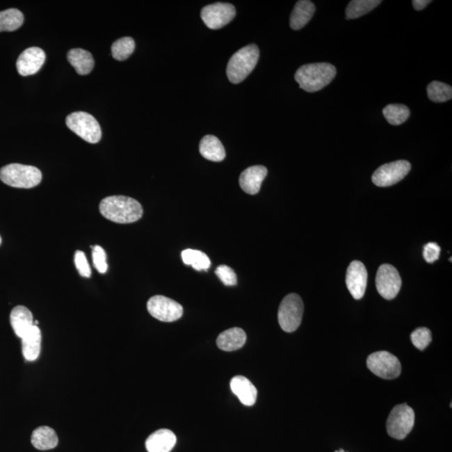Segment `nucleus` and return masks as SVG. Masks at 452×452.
Segmentation results:
<instances>
[{
	"instance_id": "f03ea898",
	"label": "nucleus",
	"mask_w": 452,
	"mask_h": 452,
	"mask_svg": "<svg viewBox=\"0 0 452 452\" xmlns=\"http://www.w3.org/2000/svg\"><path fill=\"white\" fill-rule=\"evenodd\" d=\"M337 71L330 63H312L302 65L295 74L300 88L307 92H316L325 88L334 79Z\"/></svg>"
},
{
	"instance_id": "a211bd4d",
	"label": "nucleus",
	"mask_w": 452,
	"mask_h": 452,
	"mask_svg": "<svg viewBox=\"0 0 452 452\" xmlns=\"http://www.w3.org/2000/svg\"><path fill=\"white\" fill-rule=\"evenodd\" d=\"M10 323L16 336L22 339L34 325L32 312L24 306L14 307L10 314Z\"/></svg>"
},
{
	"instance_id": "412c9836",
	"label": "nucleus",
	"mask_w": 452,
	"mask_h": 452,
	"mask_svg": "<svg viewBox=\"0 0 452 452\" xmlns=\"http://www.w3.org/2000/svg\"><path fill=\"white\" fill-rule=\"evenodd\" d=\"M22 339L24 359L27 361L38 359L41 350V332L39 327L33 325Z\"/></svg>"
},
{
	"instance_id": "4468645a",
	"label": "nucleus",
	"mask_w": 452,
	"mask_h": 452,
	"mask_svg": "<svg viewBox=\"0 0 452 452\" xmlns=\"http://www.w3.org/2000/svg\"><path fill=\"white\" fill-rule=\"evenodd\" d=\"M45 61V53L39 47H31L19 56L16 67L19 75L28 76L38 72Z\"/></svg>"
},
{
	"instance_id": "c85d7f7f",
	"label": "nucleus",
	"mask_w": 452,
	"mask_h": 452,
	"mask_svg": "<svg viewBox=\"0 0 452 452\" xmlns=\"http://www.w3.org/2000/svg\"><path fill=\"white\" fill-rule=\"evenodd\" d=\"M427 94L430 101L439 104L451 99L452 88L443 82L433 81L427 86Z\"/></svg>"
},
{
	"instance_id": "39448f33",
	"label": "nucleus",
	"mask_w": 452,
	"mask_h": 452,
	"mask_svg": "<svg viewBox=\"0 0 452 452\" xmlns=\"http://www.w3.org/2000/svg\"><path fill=\"white\" fill-rule=\"evenodd\" d=\"M304 306L300 296L291 293L284 298L278 310V323L282 330L293 332L298 330L302 323Z\"/></svg>"
},
{
	"instance_id": "f704fd0d",
	"label": "nucleus",
	"mask_w": 452,
	"mask_h": 452,
	"mask_svg": "<svg viewBox=\"0 0 452 452\" xmlns=\"http://www.w3.org/2000/svg\"><path fill=\"white\" fill-rule=\"evenodd\" d=\"M441 254V248L434 242H430V243L426 244L424 246V250H423V256H424L425 260L428 263H433L435 261H437Z\"/></svg>"
},
{
	"instance_id": "423d86ee",
	"label": "nucleus",
	"mask_w": 452,
	"mask_h": 452,
	"mask_svg": "<svg viewBox=\"0 0 452 452\" xmlns=\"http://www.w3.org/2000/svg\"><path fill=\"white\" fill-rule=\"evenodd\" d=\"M65 122L71 131L85 141L97 143L101 140V127L92 115L85 112L73 113L69 115Z\"/></svg>"
},
{
	"instance_id": "9d476101",
	"label": "nucleus",
	"mask_w": 452,
	"mask_h": 452,
	"mask_svg": "<svg viewBox=\"0 0 452 452\" xmlns=\"http://www.w3.org/2000/svg\"><path fill=\"white\" fill-rule=\"evenodd\" d=\"M412 166L406 160L385 163L373 172V183L378 187H389L396 184L409 174Z\"/></svg>"
},
{
	"instance_id": "4be33fe9",
	"label": "nucleus",
	"mask_w": 452,
	"mask_h": 452,
	"mask_svg": "<svg viewBox=\"0 0 452 452\" xmlns=\"http://www.w3.org/2000/svg\"><path fill=\"white\" fill-rule=\"evenodd\" d=\"M200 152L204 159L213 162H220L225 158V150L220 139L216 136L207 135L201 139Z\"/></svg>"
},
{
	"instance_id": "5701e85b",
	"label": "nucleus",
	"mask_w": 452,
	"mask_h": 452,
	"mask_svg": "<svg viewBox=\"0 0 452 452\" xmlns=\"http://www.w3.org/2000/svg\"><path fill=\"white\" fill-rule=\"evenodd\" d=\"M67 59L70 64L75 68L79 75L85 76L92 72L95 61L93 56L88 51L82 49H72L67 53Z\"/></svg>"
},
{
	"instance_id": "c756f323",
	"label": "nucleus",
	"mask_w": 452,
	"mask_h": 452,
	"mask_svg": "<svg viewBox=\"0 0 452 452\" xmlns=\"http://www.w3.org/2000/svg\"><path fill=\"white\" fill-rule=\"evenodd\" d=\"M135 50V41L131 37H123L112 45V55L115 60H125L133 54Z\"/></svg>"
},
{
	"instance_id": "0eeeda50",
	"label": "nucleus",
	"mask_w": 452,
	"mask_h": 452,
	"mask_svg": "<svg viewBox=\"0 0 452 452\" xmlns=\"http://www.w3.org/2000/svg\"><path fill=\"white\" fill-rule=\"evenodd\" d=\"M414 424V412L406 404L394 406L390 412L386 428L389 437L396 439H405L412 430Z\"/></svg>"
},
{
	"instance_id": "6e6552de",
	"label": "nucleus",
	"mask_w": 452,
	"mask_h": 452,
	"mask_svg": "<svg viewBox=\"0 0 452 452\" xmlns=\"http://www.w3.org/2000/svg\"><path fill=\"white\" fill-rule=\"evenodd\" d=\"M367 366L373 375L384 380H394L400 376L401 364L398 357L389 352L380 351L368 357Z\"/></svg>"
},
{
	"instance_id": "2f4dec72",
	"label": "nucleus",
	"mask_w": 452,
	"mask_h": 452,
	"mask_svg": "<svg viewBox=\"0 0 452 452\" xmlns=\"http://www.w3.org/2000/svg\"><path fill=\"white\" fill-rule=\"evenodd\" d=\"M217 277L225 286H236L237 284V276L231 267L225 265H221L217 267L216 270Z\"/></svg>"
},
{
	"instance_id": "cd10ccee",
	"label": "nucleus",
	"mask_w": 452,
	"mask_h": 452,
	"mask_svg": "<svg viewBox=\"0 0 452 452\" xmlns=\"http://www.w3.org/2000/svg\"><path fill=\"white\" fill-rule=\"evenodd\" d=\"M383 114L389 124L398 126L407 121L410 117L408 106L402 104H389L383 110Z\"/></svg>"
},
{
	"instance_id": "393cba45",
	"label": "nucleus",
	"mask_w": 452,
	"mask_h": 452,
	"mask_svg": "<svg viewBox=\"0 0 452 452\" xmlns=\"http://www.w3.org/2000/svg\"><path fill=\"white\" fill-rule=\"evenodd\" d=\"M24 15L17 9L0 12V32L15 31L22 26Z\"/></svg>"
},
{
	"instance_id": "473e14b6",
	"label": "nucleus",
	"mask_w": 452,
	"mask_h": 452,
	"mask_svg": "<svg viewBox=\"0 0 452 452\" xmlns=\"http://www.w3.org/2000/svg\"><path fill=\"white\" fill-rule=\"evenodd\" d=\"M92 260L94 266L99 271L100 273L104 274L108 271V263H106V254L104 248L100 245H95L92 248Z\"/></svg>"
},
{
	"instance_id": "aec40b11",
	"label": "nucleus",
	"mask_w": 452,
	"mask_h": 452,
	"mask_svg": "<svg viewBox=\"0 0 452 452\" xmlns=\"http://www.w3.org/2000/svg\"><path fill=\"white\" fill-rule=\"evenodd\" d=\"M316 7L309 0H300L291 12L290 17V26L294 31L301 30L310 22L314 16Z\"/></svg>"
},
{
	"instance_id": "20e7f679",
	"label": "nucleus",
	"mask_w": 452,
	"mask_h": 452,
	"mask_svg": "<svg viewBox=\"0 0 452 452\" xmlns=\"http://www.w3.org/2000/svg\"><path fill=\"white\" fill-rule=\"evenodd\" d=\"M0 180L10 187L31 188L40 184L42 174L36 167L11 163L0 170Z\"/></svg>"
},
{
	"instance_id": "e433bc0d",
	"label": "nucleus",
	"mask_w": 452,
	"mask_h": 452,
	"mask_svg": "<svg viewBox=\"0 0 452 452\" xmlns=\"http://www.w3.org/2000/svg\"><path fill=\"white\" fill-rule=\"evenodd\" d=\"M1 242H2V239H1V236H0V245H1Z\"/></svg>"
},
{
	"instance_id": "bb28decb",
	"label": "nucleus",
	"mask_w": 452,
	"mask_h": 452,
	"mask_svg": "<svg viewBox=\"0 0 452 452\" xmlns=\"http://www.w3.org/2000/svg\"><path fill=\"white\" fill-rule=\"evenodd\" d=\"M184 264L191 266L196 271H207L211 262L207 254L200 250L187 249L182 252Z\"/></svg>"
},
{
	"instance_id": "a878e982",
	"label": "nucleus",
	"mask_w": 452,
	"mask_h": 452,
	"mask_svg": "<svg viewBox=\"0 0 452 452\" xmlns=\"http://www.w3.org/2000/svg\"><path fill=\"white\" fill-rule=\"evenodd\" d=\"M381 3L380 0H353L346 8V17L353 19L372 11Z\"/></svg>"
},
{
	"instance_id": "b1692460",
	"label": "nucleus",
	"mask_w": 452,
	"mask_h": 452,
	"mask_svg": "<svg viewBox=\"0 0 452 452\" xmlns=\"http://www.w3.org/2000/svg\"><path fill=\"white\" fill-rule=\"evenodd\" d=\"M31 443L40 451L54 449L58 445V437L51 427L40 426L33 431Z\"/></svg>"
},
{
	"instance_id": "c9c22d12",
	"label": "nucleus",
	"mask_w": 452,
	"mask_h": 452,
	"mask_svg": "<svg viewBox=\"0 0 452 452\" xmlns=\"http://www.w3.org/2000/svg\"><path fill=\"white\" fill-rule=\"evenodd\" d=\"M430 3V0H414L412 2L414 10L418 11L424 10Z\"/></svg>"
},
{
	"instance_id": "9b49d317",
	"label": "nucleus",
	"mask_w": 452,
	"mask_h": 452,
	"mask_svg": "<svg viewBox=\"0 0 452 452\" xmlns=\"http://www.w3.org/2000/svg\"><path fill=\"white\" fill-rule=\"evenodd\" d=\"M235 6L228 3H216L203 8L201 18L211 30H219L236 17Z\"/></svg>"
},
{
	"instance_id": "ddd939ff",
	"label": "nucleus",
	"mask_w": 452,
	"mask_h": 452,
	"mask_svg": "<svg viewBox=\"0 0 452 452\" xmlns=\"http://www.w3.org/2000/svg\"><path fill=\"white\" fill-rule=\"evenodd\" d=\"M368 273L366 267L359 261L351 262L346 275V284L349 293L356 300L363 298L366 291Z\"/></svg>"
},
{
	"instance_id": "2eb2a0df",
	"label": "nucleus",
	"mask_w": 452,
	"mask_h": 452,
	"mask_svg": "<svg viewBox=\"0 0 452 452\" xmlns=\"http://www.w3.org/2000/svg\"><path fill=\"white\" fill-rule=\"evenodd\" d=\"M267 168L261 166L249 167L241 172L240 186L246 194L257 195L261 190L263 180L267 175Z\"/></svg>"
},
{
	"instance_id": "1a4fd4ad",
	"label": "nucleus",
	"mask_w": 452,
	"mask_h": 452,
	"mask_svg": "<svg viewBox=\"0 0 452 452\" xmlns=\"http://www.w3.org/2000/svg\"><path fill=\"white\" fill-rule=\"evenodd\" d=\"M147 308L151 316L161 322L177 321L184 314L183 307L179 302L161 295L151 298Z\"/></svg>"
},
{
	"instance_id": "7ed1b4c3",
	"label": "nucleus",
	"mask_w": 452,
	"mask_h": 452,
	"mask_svg": "<svg viewBox=\"0 0 452 452\" xmlns=\"http://www.w3.org/2000/svg\"><path fill=\"white\" fill-rule=\"evenodd\" d=\"M260 57L257 45L252 44L241 48L229 60L226 74L233 84H239L252 72Z\"/></svg>"
},
{
	"instance_id": "f257e3e1",
	"label": "nucleus",
	"mask_w": 452,
	"mask_h": 452,
	"mask_svg": "<svg viewBox=\"0 0 452 452\" xmlns=\"http://www.w3.org/2000/svg\"><path fill=\"white\" fill-rule=\"evenodd\" d=\"M100 212L106 219L118 224H130L141 219L143 209L138 201L130 197L109 196L101 201Z\"/></svg>"
},
{
	"instance_id": "f8f14e48",
	"label": "nucleus",
	"mask_w": 452,
	"mask_h": 452,
	"mask_svg": "<svg viewBox=\"0 0 452 452\" xmlns=\"http://www.w3.org/2000/svg\"><path fill=\"white\" fill-rule=\"evenodd\" d=\"M402 280L396 267L384 264L380 266L376 276V287L382 298L392 300L401 290Z\"/></svg>"
},
{
	"instance_id": "72a5a7b5",
	"label": "nucleus",
	"mask_w": 452,
	"mask_h": 452,
	"mask_svg": "<svg viewBox=\"0 0 452 452\" xmlns=\"http://www.w3.org/2000/svg\"><path fill=\"white\" fill-rule=\"evenodd\" d=\"M75 264L81 277L89 278L92 276V270H90L88 259L83 252H81V250L76 252Z\"/></svg>"
},
{
	"instance_id": "dca6fc26",
	"label": "nucleus",
	"mask_w": 452,
	"mask_h": 452,
	"mask_svg": "<svg viewBox=\"0 0 452 452\" xmlns=\"http://www.w3.org/2000/svg\"><path fill=\"white\" fill-rule=\"evenodd\" d=\"M177 442L176 435L172 431L161 429L151 434L145 442L149 452H170Z\"/></svg>"
},
{
	"instance_id": "6ab92c4d",
	"label": "nucleus",
	"mask_w": 452,
	"mask_h": 452,
	"mask_svg": "<svg viewBox=\"0 0 452 452\" xmlns=\"http://www.w3.org/2000/svg\"><path fill=\"white\" fill-rule=\"evenodd\" d=\"M246 342V334L240 328H232L221 332L217 338V346L221 350L236 351L243 347Z\"/></svg>"
},
{
	"instance_id": "7c9ffc66",
	"label": "nucleus",
	"mask_w": 452,
	"mask_h": 452,
	"mask_svg": "<svg viewBox=\"0 0 452 452\" xmlns=\"http://www.w3.org/2000/svg\"><path fill=\"white\" fill-rule=\"evenodd\" d=\"M410 339H412L414 347L417 348L419 350L423 351L429 346L431 340H433V336H431V332L428 328H419L410 335Z\"/></svg>"
},
{
	"instance_id": "f3484780",
	"label": "nucleus",
	"mask_w": 452,
	"mask_h": 452,
	"mask_svg": "<svg viewBox=\"0 0 452 452\" xmlns=\"http://www.w3.org/2000/svg\"><path fill=\"white\" fill-rule=\"evenodd\" d=\"M231 388L242 404L252 406L256 403L257 389L245 377L241 376L234 377L231 381Z\"/></svg>"
}]
</instances>
